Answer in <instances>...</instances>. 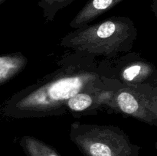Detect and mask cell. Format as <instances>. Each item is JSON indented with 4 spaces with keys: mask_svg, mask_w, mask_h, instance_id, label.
Masks as SVG:
<instances>
[{
    "mask_svg": "<svg viewBox=\"0 0 157 156\" xmlns=\"http://www.w3.org/2000/svg\"><path fill=\"white\" fill-rule=\"evenodd\" d=\"M106 109L157 126V86L122 85L113 93Z\"/></svg>",
    "mask_w": 157,
    "mask_h": 156,
    "instance_id": "277c9868",
    "label": "cell"
},
{
    "mask_svg": "<svg viewBox=\"0 0 157 156\" xmlns=\"http://www.w3.org/2000/svg\"><path fill=\"white\" fill-rule=\"evenodd\" d=\"M6 1V0H0V6H1L2 4H3V3H4Z\"/></svg>",
    "mask_w": 157,
    "mask_h": 156,
    "instance_id": "7c38bea8",
    "label": "cell"
},
{
    "mask_svg": "<svg viewBox=\"0 0 157 156\" xmlns=\"http://www.w3.org/2000/svg\"><path fill=\"white\" fill-rule=\"evenodd\" d=\"M137 35L129 17L111 16L75 29L61 38L60 45L82 54L110 59L130 52Z\"/></svg>",
    "mask_w": 157,
    "mask_h": 156,
    "instance_id": "7a4b0ae2",
    "label": "cell"
},
{
    "mask_svg": "<svg viewBox=\"0 0 157 156\" xmlns=\"http://www.w3.org/2000/svg\"><path fill=\"white\" fill-rule=\"evenodd\" d=\"M104 75L121 85L153 84L157 86V70L153 64L137 53H126L99 61Z\"/></svg>",
    "mask_w": 157,
    "mask_h": 156,
    "instance_id": "5b68a950",
    "label": "cell"
},
{
    "mask_svg": "<svg viewBox=\"0 0 157 156\" xmlns=\"http://www.w3.org/2000/svg\"><path fill=\"white\" fill-rule=\"evenodd\" d=\"M156 3L157 0H153V12H155V15H156Z\"/></svg>",
    "mask_w": 157,
    "mask_h": 156,
    "instance_id": "8fae6325",
    "label": "cell"
},
{
    "mask_svg": "<svg viewBox=\"0 0 157 156\" xmlns=\"http://www.w3.org/2000/svg\"><path fill=\"white\" fill-rule=\"evenodd\" d=\"M75 0H38V6L42 9L43 17L46 22L52 21L57 13L71 4Z\"/></svg>",
    "mask_w": 157,
    "mask_h": 156,
    "instance_id": "30bf717a",
    "label": "cell"
},
{
    "mask_svg": "<svg viewBox=\"0 0 157 156\" xmlns=\"http://www.w3.org/2000/svg\"><path fill=\"white\" fill-rule=\"evenodd\" d=\"M69 136L84 156H140V147L115 125L75 122Z\"/></svg>",
    "mask_w": 157,
    "mask_h": 156,
    "instance_id": "3957f363",
    "label": "cell"
},
{
    "mask_svg": "<svg viewBox=\"0 0 157 156\" xmlns=\"http://www.w3.org/2000/svg\"><path fill=\"white\" fill-rule=\"evenodd\" d=\"M19 145L26 156H61L55 148L34 136H22Z\"/></svg>",
    "mask_w": 157,
    "mask_h": 156,
    "instance_id": "9c48e42d",
    "label": "cell"
},
{
    "mask_svg": "<svg viewBox=\"0 0 157 156\" xmlns=\"http://www.w3.org/2000/svg\"><path fill=\"white\" fill-rule=\"evenodd\" d=\"M117 89H100L81 92L66 102L64 106L66 113H71L75 117L96 114L98 110L106 109L112 95Z\"/></svg>",
    "mask_w": 157,
    "mask_h": 156,
    "instance_id": "8992f818",
    "label": "cell"
},
{
    "mask_svg": "<svg viewBox=\"0 0 157 156\" xmlns=\"http://www.w3.org/2000/svg\"><path fill=\"white\" fill-rule=\"evenodd\" d=\"M27 64V58L21 52L0 55V86L19 74Z\"/></svg>",
    "mask_w": 157,
    "mask_h": 156,
    "instance_id": "ba28073f",
    "label": "cell"
},
{
    "mask_svg": "<svg viewBox=\"0 0 157 156\" xmlns=\"http://www.w3.org/2000/svg\"><path fill=\"white\" fill-rule=\"evenodd\" d=\"M58 65L55 71L8 98L0 114L12 119L61 116L66 113V102L81 92L122 86L104 74L96 57L73 51L61 57Z\"/></svg>",
    "mask_w": 157,
    "mask_h": 156,
    "instance_id": "6da1fadb",
    "label": "cell"
},
{
    "mask_svg": "<svg viewBox=\"0 0 157 156\" xmlns=\"http://www.w3.org/2000/svg\"><path fill=\"white\" fill-rule=\"evenodd\" d=\"M122 1L124 0H89L71 21L69 25L72 28L78 29L90 24L100 15L107 12Z\"/></svg>",
    "mask_w": 157,
    "mask_h": 156,
    "instance_id": "52a82bcc",
    "label": "cell"
}]
</instances>
